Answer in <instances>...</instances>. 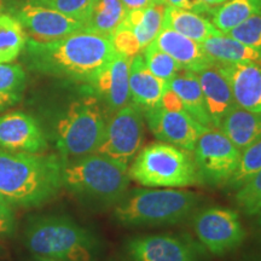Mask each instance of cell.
<instances>
[{
	"label": "cell",
	"instance_id": "cell-27",
	"mask_svg": "<svg viewBox=\"0 0 261 261\" xmlns=\"http://www.w3.org/2000/svg\"><path fill=\"white\" fill-rule=\"evenodd\" d=\"M27 34L14 16L0 14V64L15 61L24 50Z\"/></svg>",
	"mask_w": 261,
	"mask_h": 261
},
{
	"label": "cell",
	"instance_id": "cell-31",
	"mask_svg": "<svg viewBox=\"0 0 261 261\" xmlns=\"http://www.w3.org/2000/svg\"><path fill=\"white\" fill-rule=\"evenodd\" d=\"M234 201L248 217L259 213L261 211V169L237 189Z\"/></svg>",
	"mask_w": 261,
	"mask_h": 261
},
{
	"label": "cell",
	"instance_id": "cell-2",
	"mask_svg": "<svg viewBox=\"0 0 261 261\" xmlns=\"http://www.w3.org/2000/svg\"><path fill=\"white\" fill-rule=\"evenodd\" d=\"M63 159L0 149V197L14 207H39L58 194Z\"/></svg>",
	"mask_w": 261,
	"mask_h": 261
},
{
	"label": "cell",
	"instance_id": "cell-9",
	"mask_svg": "<svg viewBox=\"0 0 261 261\" xmlns=\"http://www.w3.org/2000/svg\"><path fill=\"white\" fill-rule=\"evenodd\" d=\"M144 140V115L136 104L128 103L114 113L107 122L98 154L128 163L142 149Z\"/></svg>",
	"mask_w": 261,
	"mask_h": 261
},
{
	"label": "cell",
	"instance_id": "cell-16",
	"mask_svg": "<svg viewBox=\"0 0 261 261\" xmlns=\"http://www.w3.org/2000/svg\"><path fill=\"white\" fill-rule=\"evenodd\" d=\"M130 60L116 54L91 83L113 114L129 103Z\"/></svg>",
	"mask_w": 261,
	"mask_h": 261
},
{
	"label": "cell",
	"instance_id": "cell-12",
	"mask_svg": "<svg viewBox=\"0 0 261 261\" xmlns=\"http://www.w3.org/2000/svg\"><path fill=\"white\" fill-rule=\"evenodd\" d=\"M16 18L24 29L27 37L37 42L60 40L74 33L84 31V22L61 12L31 3L16 12Z\"/></svg>",
	"mask_w": 261,
	"mask_h": 261
},
{
	"label": "cell",
	"instance_id": "cell-33",
	"mask_svg": "<svg viewBox=\"0 0 261 261\" xmlns=\"http://www.w3.org/2000/svg\"><path fill=\"white\" fill-rule=\"evenodd\" d=\"M226 35L261 52V10L227 32Z\"/></svg>",
	"mask_w": 261,
	"mask_h": 261
},
{
	"label": "cell",
	"instance_id": "cell-11",
	"mask_svg": "<svg viewBox=\"0 0 261 261\" xmlns=\"http://www.w3.org/2000/svg\"><path fill=\"white\" fill-rule=\"evenodd\" d=\"M144 116L149 129L159 142L168 143L189 152L194 151L200 136L208 129L189 113L168 110L161 106L145 110Z\"/></svg>",
	"mask_w": 261,
	"mask_h": 261
},
{
	"label": "cell",
	"instance_id": "cell-10",
	"mask_svg": "<svg viewBox=\"0 0 261 261\" xmlns=\"http://www.w3.org/2000/svg\"><path fill=\"white\" fill-rule=\"evenodd\" d=\"M192 225L198 241L218 256L237 249L246 238L240 214L230 208H205L195 215Z\"/></svg>",
	"mask_w": 261,
	"mask_h": 261
},
{
	"label": "cell",
	"instance_id": "cell-28",
	"mask_svg": "<svg viewBox=\"0 0 261 261\" xmlns=\"http://www.w3.org/2000/svg\"><path fill=\"white\" fill-rule=\"evenodd\" d=\"M25 71L19 64H0V113L22 99L25 89Z\"/></svg>",
	"mask_w": 261,
	"mask_h": 261
},
{
	"label": "cell",
	"instance_id": "cell-29",
	"mask_svg": "<svg viewBox=\"0 0 261 261\" xmlns=\"http://www.w3.org/2000/svg\"><path fill=\"white\" fill-rule=\"evenodd\" d=\"M142 56L149 70L167 84L182 69L177 61L160 50L154 41L143 50Z\"/></svg>",
	"mask_w": 261,
	"mask_h": 261
},
{
	"label": "cell",
	"instance_id": "cell-8",
	"mask_svg": "<svg viewBox=\"0 0 261 261\" xmlns=\"http://www.w3.org/2000/svg\"><path fill=\"white\" fill-rule=\"evenodd\" d=\"M192 152L201 181L211 187L228 184L236 172L242 154L219 128L205 129Z\"/></svg>",
	"mask_w": 261,
	"mask_h": 261
},
{
	"label": "cell",
	"instance_id": "cell-14",
	"mask_svg": "<svg viewBox=\"0 0 261 261\" xmlns=\"http://www.w3.org/2000/svg\"><path fill=\"white\" fill-rule=\"evenodd\" d=\"M0 149L40 154L47 149V139L34 116L11 112L0 116Z\"/></svg>",
	"mask_w": 261,
	"mask_h": 261
},
{
	"label": "cell",
	"instance_id": "cell-21",
	"mask_svg": "<svg viewBox=\"0 0 261 261\" xmlns=\"http://www.w3.org/2000/svg\"><path fill=\"white\" fill-rule=\"evenodd\" d=\"M219 129L242 151L261 138V113L233 107L221 121Z\"/></svg>",
	"mask_w": 261,
	"mask_h": 261
},
{
	"label": "cell",
	"instance_id": "cell-35",
	"mask_svg": "<svg viewBox=\"0 0 261 261\" xmlns=\"http://www.w3.org/2000/svg\"><path fill=\"white\" fill-rule=\"evenodd\" d=\"M15 227L14 211L8 202L0 197V236H10L14 233Z\"/></svg>",
	"mask_w": 261,
	"mask_h": 261
},
{
	"label": "cell",
	"instance_id": "cell-39",
	"mask_svg": "<svg viewBox=\"0 0 261 261\" xmlns=\"http://www.w3.org/2000/svg\"><path fill=\"white\" fill-rule=\"evenodd\" d=\"M202 2H203L205 5L210 6V8H213V6H219L221 4H224L227 0H202Z\"/></svg>",
	"mask_w": 261,
	"mask_h": 261
},
{
	"label": "cell",
	"instance_id": "cell-19",
	"mask_svg": "<svg viewBox=\"0 0 261 261\" xmlns=\"http://www.w3.org/2000/svg\"><path fill=\"white\" fill-rule=\"evenodd\" d=\"M166 89L167 83L149 70L142 55H137L130 60L129 96L133 104L142 110L159 107Z\"/></svg>",
	"mask_w": 261,
	"mask_h": 261
},
{
	"label": "cell",
	"instance_id": "cell-15",
	"mask_svg": "<svg viewBox=\"0 0 261 261\" xmlns=\"http://www.w3.org/2000/svg\"><path fill=\"white\" fill-rule=\"evenodd\" d=\"M217 65L230 86L236 106L248 112L261 113V64L242 62Z\"/></svg>",
	"mask_w": 261,
	"mask_h": 261
},
{
	"label": "cell",
	"instance_id": "cell-36",
	"mask_svg": "<svg viewBox=\"0 0 261 261\" xmlns=\"http://www.w3.org/2000/svg\"><path fill=\"white\" fill-rule=\"evenodd\" d=\"M166 5L174 6V8L189 10V11L196 12V14H210V6L205 5L202 0H165Z\"/></svg>",
	"mask_w": 261,
	"mask_h": 261
},
{
	"label": "cell",
	"instance_id": "cell-1",
	"mask_svg": "<svg viewBox=\"0 0 261 261\" xmlns=\"http://www.w3.org/2000/svg\"><path fill=\"white\" fill-rule=\"evenodd\" d=\"M24 50L31 69L90 84L116 55L110 38L84 31L51 42L27 39Z\"/></svg>",
	"mask_w": 261,
	"mask_h": 261
},
{
	"label": "cell",
	"instance_id": "cell-40",
	"mask_svg": "<svg viewBox=\"0 0 261 261\" xmlns=\"http://www.w3.org/2000/svg\"><path fill=\"white\" fill-rule=\"evenodd\" d=\"M33 261H65V260H57V259H50V257H42V256H34Z\"/></svg>",
	"mask_w": 261,
	"mask_h": 261
},
{
	"label": "cell",
	"instance_id": "cell-37",
	"mask_svg": "<svg viewBox=\"0 0 261 261\" xmlns=\"http://www.w3.org/2000/svg\"><path fill=\"white\" fill-rule=\"evenodd\" d=\"M160 106H161L162 108H165V109L174 110V112H187L184 108V104H182L181 99L179 98L178 94L175 93L172 89H169L168 86L162 94L161 103H160Z\"/></svg>",
	"mask_w": 261,
	"mask_h": 261
},
{
	"label": "cell",
	"instance_id": "cell-23",
	"mask_svg": "<svg viewBox=\"0 0 261 261\" xmlns=\"http://www.w3.org/2000/svg\"><path fill=\"white\" fill-rule=\"evenodd\" d=\"M162 27L171 28L200 44L205 39L221 33L212 22L202 17L200 14L171 5H166Z\"/></svg>",
	"mask_w": 261,
	"mask_h": 261
},
{
	"label": "cell",
	"instance_id": "cell-20",
	"mask_svg": "<svg viewBox=\"0 0 261 261\" xmlns=\"http://www.w3.org/2000/svg\"><path fill=\"white\" fill-rule=\"evenodd\" d=\"M167 86L178 94L185 110L196 121L200 122L205 128H213L197 74L191 70L181 69L169 81Z\"/></svg>",
	"mask_w": 261,
	"mask_h": 261
},
{
	"label": "cell",
	"instance_id": "cell-42",
	"mask_svg": "<svg viewBox=\"0 0 261 261\" xmlns=\"http://www.w3.org/2000/svg\"><path fill=\"white\" fill-rule=\"evenodd\" d=\"M154 4H165V0H152Z\"/></svg>",
	"mask_w": 261,
	"mask_h": 261
},
{
	"label": "cell",
	"instance_id": "cell-6",
	"mask_svg": "<svg viewBox=\"0 0 261 261\" xmlns=\"http://www.w3.org/2000/svg\"><path fill=\"white\" fill-rule=\"evenodd\" d=\"M128 175L148 188H184L202 182L191 152L163 142L140 149L128 167Z\"/></svg>",
	"mask_w": 261,
	"mask_h": 261
},
{
	"label": "cell",
	"instance_id": "cell-22",
	"mask_svg": "<svg viewBox=\"0 0 261 261\" xmlns=\"http://www.w3.org/2000/svg\"><path fill=\"white\" fill-rule=\"evenodd\" d=\"M202 50L215 64H233L256 62L261 64V52L252 48L226 34L213 35L201 42Z\"/></svg>",
	"mask_w": 261,
	"mask_h": 261
},
{
	"label": "cell",
	"instance_id": "cell-38",
	"mask_svg": "<svg viewBox=\"0 0 261 261\" xmlns=\"http://www.w3.org/2000/svg\"><path fill=\"white\" fill-rule=\"evenodd\" d=\"M122 5L125 6L126 11H132V10H143L150 6L152 0H121Z\"/></svg>",
	"mask_w": 261,
	"mask_h": 261
},
{
	"label": "cell",
	"instance_id": "cell-26",
	"mask_svg": "<svg viewBox=\"0 0 261 261\" xmlns=\"http://www.w3.org/2000/svg\"><path fill=\"white\" fill-rule=\"evenodd\" d=\"M259 10L261 0H227L215 9L212 8L210 14L215 28L226 34Z\"/></svg>",
	"mask_w": 261,
	"mask_h": 261
},
{
	"label": "cell",
	"instance_id": "cell-17",
	"mask_svg": "<svg viewBox=\"0 0 261 261\" xmlns=\"http://www.w3.org/2000/svg\"><path fill=\"white\" fill-rule=\"evenodd\" d=\"M154 42L160 50L177 61L182 69L197 73L215 64L202 50L200 42L192 40L171 28L162 27Z\"/></svg>",
	"mask_w": 261,
	"mask_h": 261
},
{
	"label": "cell",
	"instance_id": "cell-25",
	"mask_svg": "<svg viewBox=\"0 0 261 261\" xmlns=\"http://www.w3.org/2000/svg\"><path fill=\"white\" fill-rule=\"evenodd\" d=\"M165 9L166 4H151L146 9L127 11L122 24L135 33L142 51L155 40L161 31Z\"/></svg>",
	"mask_w": 261,
	"mask_h": 261
},
{
	"label": "cell",
	"instance_id": "cell-30",
	"mask_svg": "<svg viewBox=\"0 0 261 261\" xmlns=\"http://www.w3.org/2000/svg\"><path fill=\"white\" fill-rule=\"evenodd\" d=\"M261 169V138L242 150L238 167L228 181V187L238 189Z\"/></svg>",
	"mask_w": 261,
	"mask_h": 261
},
{
	"label": "cell",
	"instance_id": "cell-32",
	"mask_svg": "<svg viewBox=\"0 0 261 261\" xmlns=\"http://www.w3.org/2000/svg\"><path fill=\"white\" fill-rule=\"evenodd\" d=\"M97 0H29L33 5L44 6L65 16L84 22L90 15Z\"/></svg>",
	"mask_w": 261,
	"mask_h": 261
},
{
	"label": "cell",
	"instance_id": "cell-5",
	"mask_svg": "<svg viewBox=\"0 0 261 261\" xmlns=\"http://www.w3.org/2000/svg\"><path fill=\"white\" fill-rule=\"evenodd\" d=\"M24 244L33 256L65 261H92L98 248L92 233L61 215L35 218L28 223Z\"/></svg>",
	"mask_w": 261,
	"mask_h": 261
},
{
	"label": "cell",
	"instance_id": "cell-43",
	"mask_svg": "<svg viewBox=\"0 0 261 261\" xmlns=\"http://www.w3.org/2000/svg\"><path fill=\"white\" fill-rule=\"evenodd\" d=\"M249 261H261V256H260V257H255V259H253V260H249Z\"/></svg>",
	"mask_w": 261,
	"mask_h": 261
},
{
	"label": "cell",
	"instance_id": "cell-13",
	"mask_svg": "<svg viewBox=\"0 0 261 261\" xmlns=\"http://www.w3.org/2000/svg\"><path fill=\"white\" fill-rule=\"evenodd\" d=\"M127 261H198L191 243L172 234H146L127 241Z\"/></svg>",
	"mask_w": 261,
	"mask_h": 261
},
{
	"label": "cell",
	"instance_id": "cell-34",
	"mask_svg": "<svg viewBox=\"0 0 261 261\" xmlns=\"http://www.w3.org/2000/svg\"><path fill=\"white\" fill-rule=\"evenodd\" d=\"M110 40H112L113 47L116 54L127 58H133L142 51V47H140V44L138 39L136 38L135 33L123 24L116 29L112 38H110Z\"/></svg>",
	"mask_w": 261,
	"mask_h": 261
},
{
	"label": "cell",
	"instance_id": "cell-3",
	"mask_svg": "<svg viewBox=\"0 0 261 261\" xmlns=\"http://www.w3.org/2000/svg\"><path fill=\"white\" fill-rule=\"evenodd\" d=\"M129 180L128 163L98 152L63 160L62 184L86 200L99 203L119 201L126 192Z\"/></svg>",
	"mask_w": 261,
	"mask_h": 261
},
{
	"label": "cell",
	"instance_id": "cell-7",
	"mask_svg": "<svg viewBox=\"0 0 261 261\" xmlns=\"http://www.w3.org/2000/svg\"><path fill=\"white\" fill-rule=\"evenodd\" d=\"M107 121L96 97L75 100L55 126V143L63 160L77 159L97 151L102 143Z\"/></svg>",
	"mask_w": 261,
	"mask_h": 261
},
{
	"label": "cell",
	"instance_id": "cell-44",
	"mask_svg": "<svg viewBox=\"0 0 261 261\" xmlns=\"http://www.w3.org/2000/svg\"><path fill=\"white\" fill-rule=\"evenodd\" d=\"M0 254H2V247H0Z\"/></svg>",
	"mask_w": 261,
	"mask_h": 261
},
{
	"label": "cell",
	"instance_id": "cell-4",
	"mask_svg": "<svg viewBox=\"0 0 261 261\" xmlns=\"http://www.w3.org/2000/svg\"><path fill=\"white\" fill-rule=\"evenodd\" d=\"M198 203L195 192L174 188L135 189L117 203L115 219L126 226H159L188 218Z\"/></svg>",
	"mask_w": 261,
	"mask_h": 261
},
{
	"label": "cell",
	"instance_id": "cell-41",
	"mask_svg": "<svg viewBox=\"0 0 261 261\" xmlns=\"http://www.w3.org/2000/svg\"><path fill=\"white\" fill-rule=\"evenodd\" d=\"M256 218H257V225H259V227L261 228V211L256 214Z\"/></svg>",
	"mask_w": 261,
	"mask_h": 261
},
{
	"label": "cell",
	"instance_id": "cell-24",
	"mask_svg": "<svg viewBox=\"0 0 261 261\" xmlns=\"http://www.w3.org/2000/svg\"><path fill=\"white\" fill-rule=\"evenodd\" d=\"M121 0H97L90 15L84 21V32L112 38L126 17Z\"/></svg>",
	"mask_w": 261,
	"mask_h": 261
},
{
	"label": "cell",
	"instance_id": "cell-18",
	"mask_svg": "<svg viewBox=\"0 0 261 261\" xmlns=\"http://www.w3.org/2000/svg\"><path fill=\"white\" fill-rule=\"evenodd\" d=\"M202 92H203L205 108L211 117L213 128H219L225 115L236 107L227 81L218 69V65H211L197 71Z\"/></svg>",
	"mask_w": 261,
	"mask_h": 261
}]
</instances>
